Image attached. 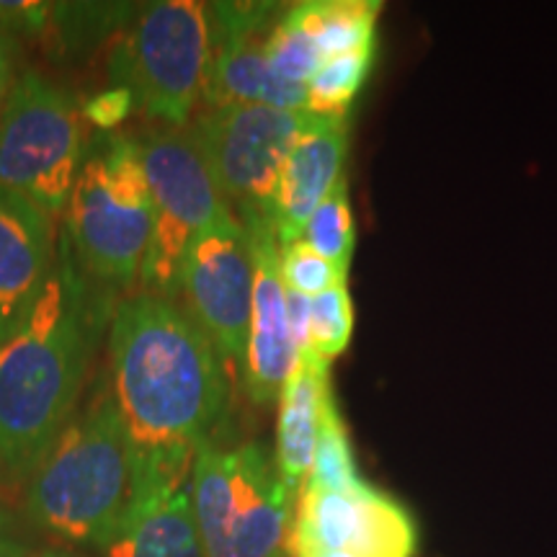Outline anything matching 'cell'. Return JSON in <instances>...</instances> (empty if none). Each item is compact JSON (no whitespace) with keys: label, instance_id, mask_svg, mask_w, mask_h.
Listing matches in <instances>:
<instances>
[{"label":"cell","instance_id":"6da1fadb","mask_svg":"<svg viewBox=\"0 0 557 557\" xmlns=\"http://www.w3.org/2000/svg\"><path fill=\"white\" fill-rule=\"evenodd\" d=\"M109 367L132 457L197 451L225 413L222 354L173 299L135 292L116 305Z\"/></svg>","mask_w":557,"mask_h":557},{"label":"cell","instance_id":"7a4b0ae2","mask_svg":"<svg viewBox=\"0 0 557 557\" xmlns=\"http://www.w3.org/2000/svg\"><path fill=\"white\" fill-rule=\"evenodd\" d=\"M107 302L65 240L45 289L16 333L0 344V470L34 475L73 421Z\"/></svg>","mask_w":557,"mask_h":557},{"label":"cell","instance_id":"3957f363","mask_svg":"<svg viewBox=\"0 0 557 557\" xmlns=\"http://www.w3.org/2000/svg\"><path fill=\"white\" fill-rule=\"evenodd\" d=\"M132 504V455L114 395L101 389L75 413L29 478L34 524L70 545L107 547Z\"/></svg>","mask_w":557,"mask_h":557},{"label":"cell","instance_id":"277c9868","mask_svg":"<svg viewBox=\"0 0 557 557\" xmlns=\"http://www.w3.org/2000/svg\"><path fill=\"white\" fill-rule=\"evenodd\" d=\"M65 212L81 269L103 287H132L156 227L135 137L103 135L90 143Z\"/></svg>","mask_w":557,"mask_h":557},{"label":"cell","instance_id":"5b68a950","mask_svg":"<svg viewBox=\"0 0 557 557\" xmlns=\"http://www.w3.org/2000/svg\"><path fill=\"white\" fill-rule=\"evenodd\" d=\"M209 52V3L160 0L137 13L111 50V83L129 88L150 120L186 127L205 96Z\"/></svg>","mask_w":557,"mask_h":557},{"label":"cell","instance_id":"8992f818","mask_svg":"<svg viewBox=\"0 0 557 557\" xmlns=\"http://www.w3.org/2000/svg\"><path fill=\"white\" fill-rule=\"evenodd\" d=\"M86 160L83 111L45 75L26 70L0 109V186L60 214Z\"/></svg>","mask_w":557,"mask_h":557},{"label":"cell","instance_id":"52a82bcc","mask_svg":"<svg viewBox=\"0 0 557 557\" xmlns=\"http://www.w3.org/2000/svg\"><path fill=\"white\" fill-rule=\"evenodd\" d=\"M310 122L308 111L259 103L209 107L189 122L222 197L246 230L274 227L271 207L284 160Z\"/></svg>","mask_w":557,"mask_h":557},{"label":"cell","instance_id":"ba28073f","mask_svg":"<svg viewBox=\"0 0 557 557\" xmlns=\"http://www.w3.org/2000/svg\"><path fill=\"white\" fill-rule=\"evenodd\" d=\"M284 11L287 5L278 3H209L212 52L201 96L209 107L308 111V88L276 78L267 58V39Z\"/></svg>","mask_w":557,"mask_h":557},{"label":"cell","instance_id":"9c48e42d","mask_svg":"<svg viewBox=\"0 0 557 557\" xmlns=\"http://www.w3.org/2000/svg\"><path fill=\"white\" fill-rule=\"evenodd\" d=\"M253 248L240 222L209 227L186 256L181 297L222 357L243 367L253 312Z\"/></svg>","mask_w":557,"mask_h":557},{"label":"cell","instance_id":"30bf717a","mask_svg":"<svg viewBox=\"0 0 557 557\" xmlns=\"http://www.w3.org/2000/svg\"><path fill=\"white\" fill-rule=\"evenodd\" d=\"M289 534V553L331 549L354 557H413L416 524L385 493L364 485L354 493L302 487Z\"/></svg>","mask_w":557,"mask_h":557},{"label":"cell","instance_id":"8fae6325","mask_svg":"<svg viewBox=\"0 0 557 557\" xmlns=\"http://www.w3.org/2000/svg\"><path fill=\"white\" fill-rule=\"evenodd\" d=\"M158 218L199 235L201 230L240 222L222 197L189 124L152 127L135 137Z\"/></svg>","mask_w":557,"mask_h":557},{"label":"cell","instance_id":"7c38bea8","mask_svg":"<svg viewBox=\"0 0 557 557\" xmlns=\"http://www.w3.org/2000/svg\"><path fill=\"white\" fill-rule=\"evenodd\" d=\"M246 233L250 248H253L256 282L243 380H246V389L256 406H271V403H278V395L297 369L299 354L287 329L274 227H256Z\"/></svg>","mask_w":557,"mask_h":557},{"label":"cell","instance_id":"4fadbf2b","mask_svg":"<svg viewBox=\"0 0 557 557\" xmlns=\"http://www.w3.org/2000/svg\"><path fill=\"white\" fill-rule=\"evenodd\" d=\"M54 261L52 214L0 186V344L29 318Z\"/></svg>","mask_w":557,"mask_h":557},{"label":"cell","instance_id":"5bb4252c","mask_svg":"<svg viewBox=\"0 0 557 557\" xmlns=\"http://www.w3.org/2000/svg\"><path fill=\"white\" fill-rule=\"evenodd\" d=\"M233 519L220 557H278L289 549L295 493L259 442L233 449Z\"/></svg>","mask_w":557,"mask_h":557},{"label":"cell","instance_id":"9a60e30c","mask_svg":"<svg viewBox=\"0 0 557 557\" xmlns=\"http://www.w3.org/2000/svg\"><path fill=\"white\" fill-rule=\"evenodd\" d=\"M346 150V116H312L310 127L299 135L284 160L276 184L271 225L278 246L299 240L310 214L344 181Z\"/></svg>","mask_w":557,"mask_h":557},{"label":"cell","instance_id":"2e32d148","mask_svg":"<svg viewBox=\"0 0 557 557\" xmlns=\"http://www.w3.org/2000/svg\"><path fill=\"white\" fill-rule=\"evenodd\" d=\"M329 361L312 357L299 364L278 395L276 423V470L295 496L302 491L312 470L318 447L320 413L329 400Z\"/></svg>","mask_w":557,"mask_h":557},{"label":"cell","instance_id":"e0dca14e","mask_svg":"<svg viewBox=\"0 0 557 557\" xmlns=\"http://www.w3.org/2000/svg\"><path fill=\"white\" fill-rule=\"evenodd\" d=\"M103 557H207L194 517L191 487L132 508L120 534L103 547Z\"/></svg>","mask_w":557,"mask_h":557},{"label":"cell","instance_id":"ac0fdd59","mask_svg":"<svg viewBox=\"0 0 557 557\" xmlns=\"http://www.w3.org/2000/svg\"><path fill=\"white\" fill-rule=\"evenodd\" d=\"M382 3L372 0H305L289 13L312 34L323 60L374 50Z\"/></svg>","mask_w":557,"mask_h":557},{"label":"cell","instance_id":"d6986e66","mask_svg":"<svg viewBox=\"0 0 557 557\" xmlns=\"http://www.w3.org/2000/svg\"><path fill=\"white\" fill-rule=\"evenodd\" d=\"M364 485L367 483L359 478L357 462H354L344 418L338 413L333 395H329V400L323 403V413H320L315 459H312V470L302 487L325 493H354Z\"/></svg>","mask_w":557,"mask_h":557},{"label":"cell","instance_id":"ffe728a7","mask_svg":"<svg viewBox=\"0 0 557 557\" xmlns=\"http://www.w3.org/2000/svg\"><path fill=\"white\" fill-rule=\"evenodd\" d=\"M135 9L129 3H52L47 32H52L58 50L81 52L99 45L111 32H122L137 16Z\"/></svg>","mask_w":557,"mask_h":557},{"label":"cell","instance_id":"44dd1931","mask_svg":"<svg viewBox=\"0 0 557 557\" xmlns=\"http://www.w3.org/2000/svg\"><path fill=\"white\" fill-rule=\"evenodd\" d=\"M299 240L310 246L318 256L331 261L344 274L351 267L354 248H357V222H354L351 207H348L346 178L320 201V207L310 214Z\"/></svg>","mask_w":557,"mask_h":557},{"label":"cell","instance_id":"7402d4cb","mask_svg":"<svg viewBox=\"0 0 557 557\" xmlns=\"http://www.w3.org/2000/svg\"><path fill=\"white\" fill-rule=\"evenodd\" d=\"M374 50L341 54L325 60L308 83V114L312 116H346L348 107L364 86Z\"/></svg>","mask_w":557,"mask_h":557},{"label":"cell","instance_id":"603a6c76","mask_svg":"<svg viewBox=\"0 0 557 557\" xmlns=\"http://www.w3.org/2000/svg\"><path fill=\"white\" fill-rule=\"evenodd\" d=\"M267 58L276 78L292 86L308 88L312 75L323 65V54L318 50V41L305 29L299 21L287 11L276 21L267 39Z\"/></svg>","mask_w":557,"mask_h":557},{"label":"cell","instance_id":"cb8c5ba5","mask_svg":"<svg viewBox=\"0 0 557 557\" xmlns=\"http://www.w3.org/2000/svg\"><path fill=\"white\" fill-rule=\"evenodd\" d=\"M354 333V302L346 284H338L323 295L310 297V341L312 354L323 361L336 359L346 351Z\"/></svg>","mask_w":557,"mask_h":557},{"label":"cell","instance_id":"d4e9b609","mask_svg":"<svg viewBox=\"0 0 557 557\" xmlns=\"http://www.w3.org/2000/svg\"><path fill=\"white\" fill-rule=\"evenodd\" d=\"M278 276L287 289L305 297H318L338 284H346V274L323 256H318L302 240L278 246Z\"/></svg>","mask_w":557,"mask_h":557},{"label":"cell","instance_id":"484cf974","mask_svg":"<svg viewBox=\"0 0 557 557\" xmlns=\"http://www.w3.org/2000/svg\"><path fill=\"white\" fill-rule=\"evenodd\" d=\"M52 3L45 0H0V32L9 37H41L50 26Z\"/></svg>","mask_w":557,"mask_h":557},{"label":"cell","instance_id":"4316f807","mask_svg":"<svg viewBox=\"0 0 557 557\" xmlns=\"http://www.w3.org/2000/svg\"><path fill=\"white\" fill-rule=\"evenodd\" d=\"M135 109V96H132V90L124 86H111L107 90H101V94L90 96V99L81 107L83 120H88L101 132H111L120 127Z\"/></svg>","mask_w":557,"mask_h":557},{"label":"cell","instance_id":"83f0119b","mask_svg":"<svg viewBox=\"0 0 557 557\" xmlns=\"http://www.w3.org/2000/svg\"><path fill=\"white\" fill-rule=\"evenodd\" d=\"M284 310H287V329L299 359H312L315 354H312L310 341V297L284 287Z\"/></svg>","mask_w":557,"mask_h":557},{"label":"cell","instance_id":"f1b7e54d","mask_svg":"<svg viewBox=\"0 0 557 557\" xmlns=\"http://www.w3.org/2000/svg\"><path fill=\"white\" fill-rule=\"evenodd\" d=\"M0 557H29L24 542L16 537L11 513L3 506H0Z\"/></svg>","mask_w":557,"mask_h":557},{"label":"cell","instance_id":"f546056e","mask_svg":"<svg viewBox=\"0 0 557 557\" xmlns=\"http://www.w3.org/2000/svg\"><path fill=\"white\" fill-rule=\"evenodd\" d=\"M13 86V37L0 32V109Z\"/></svg>","mask_w":557,"mask_h":557},{"label":"cell","instance_id":"4dcf8cb0","mask_svg":"<svg viewBox=\"0 0 557 557\" xmlns=\"http://www.w3.org/2000/svg\"><path fill=\"white\" fill-rule=\"evenodd\" d=\"M29 557H86V555L75 553V549L70 547H45V549H37V553H32Z\"/></svg>","mask_w":557,"mask_h":557},{"label":"cell","instance_id":"1f68e13d","mask_svg":"<svg viewBox=\"0 0 557 557\" xmlns=\"http://www.w3.org/2000/svg\"><path fill=\"white\" fill-rule=\"evenodd\" d=\"M292 557H354V555L331 553V549H305V553H292Z\"/></svg>","mask_w":557,"mask_h":557},{"label":"cell","instance_id":"d6a6232c","mask_svg":"<svg viewBox=\"0 0 557 557\" xmlns=\"http://www.w3.org/2000/svg\"><path fill=\"white\" fill-rule=\"evenodd\" d=\"M278 557H292V553H289V549H287V553H282V555H278Z\"/></svg>","mask_w":557,"mask_h":557}]
</instances>
